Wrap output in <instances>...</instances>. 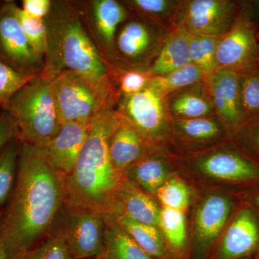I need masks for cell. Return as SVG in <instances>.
I'll use <instances>...</instances> for the list:
<instances>
[{
  "label": "cell",
  "instance_id": "cell-7",
  "mask_svg": "<svg viewBox=\"0 0 259 259\" xmlns=\"http://www.w3.org/2000/svg\"><path fill=\"white\" fill-rule=\"evenodd\" d=\"M59 216L61 222L54 227L62 233L72 258H97L103 248L105 214L64 204Z\"/></svg>",
  "mask_w": 259,
  "mask_h": 259
},
{
  "label": "cell",
  "instance_id": "cell-30",
  "mask_svg": "<svg viewBox=\"0 0 259 259\" xmlns=\"http://www.w3.org/2000/svg\"><path fill=\"white\" fill-rule=\"evenodd\" d=\"M17 259H73L62 233L54 227L49 236Z\"/></svg>",
  "mask_w": 259,
  "mask_h": 259
},
{
  "label": "cell",
  "instance_id": "cell-26",
  "mask_svg": "<svg viewBox=\"0 0 259 259\" xmlns=\"http://www.w3.org/2000/svg\"><path fill=\"white\" fill-rule=\"evenodd\" d=\"M127 6L144 19L165 28L164 23L171 20L174 24L180 2L170 0H129L122 2Z\"/></svg>",
  "mask_w": 259,
  "mask_h": 259
},
{
  "label": "cell",
  "instance_id": "cell-10",
  "mask_svg": "<svg viewBox=\"0 0 259 259\" xmlns=\"http://www.w3.org/2000/svg\"><path fill=\"white\" fill-rule=\"evenodd\" d=\"M168 32L143 18L127 20L116 35V49L121 61L132 69H144L154 61Z\"/></svg>",
  "mask_w": 259,
  "mask_h": 259
},
{
  "label": "cell",
  "instance_id": "cell-12",
  "mask_svg": "<svg viewBox=\"0 0 259 259\" xmlns=\"http://www.w3.org/2000/svg\"><path fill=\"white\" fill-rule=\"evenodd\" d=\"M258 54L255 32L249 22L236 20L231 30L220 38L216 51L218 69L239 73L248 67Z\"/></svg>",
  "mask_w": 259,
  "mask_h": 259
},
{
  "label": "cell",
  "instance_id": "cell-41",
  "mask_svg": "<svg viewBox=\"0 0 259 259\" xmlns=\"http://www.w3.org/2000/svg\"><path fill=\"white\" fill-rule=\"evenodd\" d=\"M256 202H257V204H258V205L259 206V195L258 196V197H257Z\"/></svg>",
  "mask_w": 259,
  "mask_h": 259
},
{
  "label": "cell",
  "instance_id": "cell-39",
  "mask_svg": "<svg viewBox=\"0 0 259 259\" xmlns=\"http://www.w3.org/2000/svg\"><path fill=\"white\" fill-rule=\"evenodd\" d=\"M0 259H15L0 238Z\"/></svg>",
  "mask_w": 259,
  "mask_h": 259
},
{
  "label": "cell",
  "instance_id": "cell-11",
  "mask_svg": "<svg viewBox=\"0 0 259 259\" xmlns=\"http://www.w3.org/2000/svg\"><path fill=\"white\" fill-rule=\"evenodd\" d=\"M117 102V112L145 141L158 139L166 128L169 117L166 100L148 87L131 96H118Z\"/></svg>",
  "mask_w": 259,
  "mask_h": 259
},
{
  "label": "cell",
  "instance_id": "cell-28",
  "mask_svg": "<svg viewBox=\"0 0 259 259\" xmlns=\"http://www.w3.org/2000/svg\"><path fill=\"white\" fill-rule=\"evenodd\" d=\"M221 37L190 34L189 49L192 64L195 65L206 76L218 69L216 51Z\"/></svg>",
  "mask_w": 259,
  "mask_h": 259
},
{
  "label": "cell",
  "instance_id": "cell-5",
  "mask_svg": "<svg viewBox=\"0 0 259 259\" xmlns=\"http://www.w3.org/2000/svg\"><path fill=\"white\" fill-rule=\"evenodd\" d=\"M53 95L61 123L90 122L115 106L117 93L110 79L64 71L51 80Z\"/></svg>",
  "mask_w": 259,
  "mask_h": 259
},
{
  "label": "cell",
  "instance_id": "cell-23",
  "mask_svg": "<svg viewBox=\"0 0 259 259\" xmlns=\"http://www.w3.org/2000/svg\"><path fill=\"white\" fill-rule=\"evenodd\" d=\"M112 217L148 254L155 259H166V247L156 227L136 222L120 212Z\"/></svg>",
  "mask_w": 259,
  "mask_h": 259
},
{
  "label": "cell",
  "instance_id": "cell-35",
  "mask_svg": "<svg viewBox=\"0 0 259 259\" xmlns=\"http://www.w3.org/2000/svg\"><path fill=\"white\" fill-rule=\"evenodd\" d=\"M34 76L22 74L0 62V110L4 111L13 95Z\"/></svg>",
  "mask_w": 259,
  "mask_h": 259
},
{
  "label": "cell",
  "instance_id": "cell-43",
  "mask_svg": "<svg viewBox=\"0 0 259 259\" xmlns=\"http://www.w3.org/2000/svg\"><path fill=\"white\" fill-rule=\"evenodd\" d=\"M95 259H96V258H95Z\"/></svg>",
  "mask_w": 259,
  "mask_h": 259
},
{
  "label": "cell",
  "instance_id": "cell-3",
  "mask_svg": "<svg viewBox=\"0 0 259 259\" xmlns=\"http://www.w3.org/2000/svg\"><path fill=\"white\" fill-rule=\"evenodd\" d=\"M47 50L41 75L50 80L64 71L110 79V70L74 3L52 1L45 19Z\"/></svg>",
  "mask_w": 259,
  "mask_h": 259
},
{
  "label": "cell",
  "instance_id": "cell-20",
  "mask_svg": "<svg viewBox=\"0 0 259 259\" xmlns=\"http://www.w3.org/2000/svg\"><path fill=\"white\" fill-rule=\"evenodd\" d=\"M168 113L174 119L210 117L214 113L205 79L180 90L166 99Z\"/></svg>",
  "mask_w": 259,
  "mask_h": 259
},
{
  "label": "cell",
  "instance_id": "cell-2",
  "mask_svg": "<svg viewBox=\"0 0 259 259\" xmlns=\"http://www.w3.org/2000/svg\"><path fill=\"white\" fill-rule=\"evenodd\" d=\"M120 120V113L113 106L90 122L88 138L74 169L65 177L66 207L90 209L105 215L113 213L122 175L112 165L109 141Z\"/></svg>",
  "mask_w": 259,
  "mask_h": 259
},
{
  "label": "cell",
  "instance_id": "cell-13",
  "mask_svg": "<svg viewBox=\"0 0 259 259\" xmlns=\"http://www.w3.org/2000/svg\"><path fill=\"white\" fill-rule=\"evenodd\" d=\"M206 84L214 113L229 127H236L243 121L240 107L241 74L237 71L218 69L205 77Z\"/></svg>",
  "mask_w": 259,
  "mask_h": 259
},
{
  "label": "cell",
  "instance_id": "cell-34",
  "mask_svg": "<svg viewBox=\"0 0 259 259\" xmlns=\"http://www.w3.org/2000/svg\"><path fill=\"white\" fill-rule=\"evenodd\" d=\"M165 208L185 212L189 207L190 192L185 182L178 179L166 181L156 193Z\"/></svg>",
  "mask_w": 259,
  "mask_h": 259
},
{
  "label": "cell",
  "instance_id": "cell-15",
  "mask_svg": "<svg viewBox=\"0 0 259 259\" xmlns=\"http://www.w3.org/2000/svg\"><path fill=\"white\" fill-rule=\"evenodd\" d=\"M259 243V226L254 214L242 210L223 237L218 259H238L251 253Z\"/></svg>",
  "mask_w": 259,
  "mask_h": 259
},
{
  "label": "cell",
  "instance_id": "cell-4",
  "mask_svg": "<svg viewBox=\"0 0 259 259\" xmlns=\"http://www.w3.org/2000/svg\"><path fill=\"white\" fill-rule=\"evenodd\" d=\"M4 111L14 119L19 141L45 148L62 126L56 110L51 80L41 74L32 78L10 100Z\"/></svg>",
  "mask_w": 259,
  "mask_h": 259
},
{
  "label": "cell",
  "instance_id": "cell-16",
  "mask_svg": "<svg viewBox=\"0 0 259 259\" xmlns=\"http://www.w3.org/2000/svg\"><path fill=\"white\" fill-rule=\"evenodd\" d=\"M190 37V33L180 26H174L168 32L159 52L147 69L151 77L169 74L192 64Z\"/></svg>",
  "mask_w": 259,
  "mask_h": 259
},
{
  "label": "cell",
  "instance_id": "cell-18",
  "mask_svg": "<svg viewBox=\"0 0 259 259\" xmlns=\"http://www.w3.org/2000/svg\"><path fill=\"white\" fill-rule=\"evenodd\" d=\"M115 206L112 215L120 212L136 222L158 226L161 209L148 194L139 190L131 182H121L115 193Z\"/></svg>",
  "mask_w": 259,
  "mask_h": 259
},
{
  "label": "cell",
  "instance_id": "cell-1",
  "mask_svg": "<svg viewBox=\"0 0 259 259\" xmlns=\"http://www.w3.org/2000/svg\"><path fill=\"white\" fill-rule=\"evenodd\" d=\"M65 199V177L45 148L21 143L14 190L0 219V238L13 258L50 235Z\"/></svg>",
  "mask_w": 259,
  "mask_h": 259
},
{
  "label": "cell",
  "instance_id": "cell-6",
  "mask_svg": "<svg viewBox=\"0 0 259 259\" xmlns=\"http://www.w3.org/2000/svg\"><path fill=\"white\" fill-rule=\"evenodd\" d=\"M74 4L110 71L122 69L115 41L119 27L127 18L125 5L116 0L75 2Z\"/></svg>",
  "mask_w": 259,
  "mask_h": 259
},
{
  "label": "cell",
  "instance_id": "cell-24",
  "mask_svg": "<svg viewBox=\"0 0 259 259\" xmlns=\"http://www.w3.org/2000/svg\"><path fill=\"white\" fill-rule=\"evenodd\" d=\"M205 77L202 69L191 64L169 74L153 76L147 87L166 100L170 95L203 81Z\"/></svg>",
  "mask_w": 259,
  "mask_h": 259
},
{
  "label": "cell",
  "instance_id": "cell-25",
  "mask_svg": "<svg viewBox=\"0 0 259 259\" xmlns=\"http://www.w3.org/2000/svg\"><path fill=\"white\" fill-rule=\"evenodd\" d=\"M131 180L149 193L156 194L166 182L168 171L164 162L156 157L144 155L124 171Z\"/></svg>",
  "mask_w": 259,
  "mask_h": 259
},
{
  "label": "cell",
  "instance_id": "cell-42",
  "mask_svg": "<svg viewBox=\"0 0 259 259\" xmlns=\"http://www.w3.org/2000/svg\"><path fill=\"white\" fill-rule=\"evenodd\" d=\"M2 215H3V211H0V219H1Z\"/></svg>",
  "mask_w": 259,
  "mask_h": 259
},
{
  "label": "cell",
  "instance_id": "cell-8",
  "mask_svg": "<svg viewBox=\"0 0 259 259\" xmlns=\"http://www.w3.org/2000/svg\"><path fill=\"white\" fill-rule=\"evenodd\" d=\"M16 3H0V62L22 74H41L44 61L37 57L19 23Z\"/></svg>",
  "mask_w": 259,
  "mask_h": 259
},
{
  "label": "cell",
  "instance_id": "cell-38",
  "mask_svg": "<svg viewBox=\"0 0 259 259\" xmlns=\"http://www.w3.org/2000/svg\"><path fill=\"white\" fill-rule=\"evenodd\" d=\"M52 7L50 0H23L22 8L24 13L39 20H45Z\"/></svg>",
  "mask_w": 259,
  "mask_h": 259
},
{
  "label": "cell",
  "instance_id": "cell-31",
  "mask_svg": "<svg viewBox=\"0 0 259 259\" xmlns=\"http://www.w3.org/2000/svg\"><path fill=\"white\" fill-rule=\"evenodd\" d=\"M16 14L20 26L34 52L39 59L44 61L47 50V27L45 20L29 16L18 6L16 8Z\"/></svg>",
  "mask_w": 259,
  "mask_h": 259
},
{
  "label": "cell",
  "instance_id": "cell-21",
  "mask_svg": "<svg viewBox=\"0 0 259 259\" xmlns=\"http://www.w3.org/2000/svg\"><path fill=\"white\" fill-rule=\"evenodd\" d=\"M231 202L223 196L212 195L204 201L196 214L197 238L204 243L214 241L222 231L231 212Z\"/></svg>",
  "mask_w": 259,
  "mask_h": 259
},
{
  "label": "cell",
  "instance_id": "cell-17",
  "mask_svg": "<svg viewBox=\"0 0 259 259\" xmlns=\"http://www.w3.org/2000/svg\"><path fill=\"white\" fill-rule=\"evenodd\" d=\"M145 148V140L120 115V122L109 141L110 159L115 169L123 175L127 168L144 156Z\"/></svg>",
  "mask_w": 259,
  "mask_h": 259
},
{
  "label": "cell",
  "instance_id": "cell-40",
  "mask_svg": "<svg viewBox=\"0 0 259 259\" xmlns=\"http://www.w3.org/2000/svg\"><path fill=\"white\" fill-rule=\"evenodd\" d=\"M256 144L257 146H258V147L259 148V128L258 132H257L256 134Z\"/></svg>",
  "mask_w": 259,
  "mask_h": 259
},
{
  "label": "cell",
  "instance_id": "cell-32",
  "mask_svg": "<svg viewBox=\"0 0 259 259\" xmlns=\"http://www.w3.org/2000/svg\"><path fill=\"white\" fill-rule=\"evenodd\" d=\"M174 124L184 136L195 141H209L221 134L219 122L210 117L174 119Z\"/></svg>",
  "mask_w": 259,
  "mask_h": 259
},
{
  "label": "cell",
  "instance_id": "cell-9",
  "mask_svg": "<svg viewBox=\"0 0 259 259\" xmlns=\"http://www.w3.org/2000/svg\"><path fill=\"white\" fill-rule=\"evenodd\" d=\"M236 5L227 0L180 2L175 26L189 33L221 37L236 22Z\"/></svg>",
  "mask_w": 259,
  "mask_h": 259
},
{
  "label": "cell",
  "instance_id": "cell-22",
  "mask_svg": "<svg viewBox=\"0 0 259 259\" xmlns=\"http://www.w3.org/2000/svg\"><path fill=\"white\" fill-rule=\"evenodd\" d=\"M96 259H155L110 215H105L103 248Z\"/></svg>",
  "mask_w": 259,
  "mask_h": 259
},
{
  "label": "cell",
  "instance_id": "cell-37",
  "mask_svg": "<svg viewBox=\"0 0 259 259\" xmlns=\"http://www.w3.org/2000/svg\"><path fill=\"white\" fill-rule=\"evenodd\" d=\"M18 125L6 111L0 113V153L12 141L18 139Z\"/></svg>",
  "mask_w": 259,
  "mask_h": 259
},
{
  "label": "cell",
  "instance_id": "cell-33",
  "mask_svg": "<svg viewBox=\"0 0 259 259\" xmlns=\"http://www.w3.org/2000/svg\"><path fill=\"white\" fill-rule=\"evenodd\" d=\"M240 107L242 119L248 120L259 116V73L241 74Z\"/></svg>",
  "mask_w": 259,
  "mask_h": 259
},
{
  "label": "cell",
  "instance_id": "cell-29",
  "mask_svg": "<svg viewBox=\"0 0 259 259\" xmlns=\"http://www.w3.org/2000/svg\"><path fill=\"white\" fill-rule=\"evenodd\" d=\"M158 226L172 249L181 252L185 247L187 238L184 212L163 207L160 211Z\"/></svg>",
  "mask_w": 259,
  "mask_h": 259
},
{
  "label": "cell",
  "instance_id": "cell-19",
  "mask_svg": "<svg viewBox=\"0 0 259 259\" xmlns=\"http://www.w3.org/2000/svg\"><path fill=\"white\" fill-rule=\"evenodd\" d=\"M201 171L217 180L244 182L259 180V169L236 153L220 151L201 160Z\"/></svg>",
  "mask_w": 259,
  "mask_h": 259
},
{
  "label": "cell",
  "instance_id": "cell-14",
  "mask_svg": "<svg viewBox=\"0 0 259 259\" xmlns=\"http://www.w3.org/2000/svg\"><path fill=\"white\" fill-rule=\"evenodd\" d=\"M90 125V122H66L45 148L51 164L64 177L74 169L88 138Z\"/></svg>",
  "mask_w": 259,
  "mask_h": 259
},
{
  "label": "cell",
  "instance_id": "cell-36",
  "mask_svg": "<svg viewBox=\"0 0 259 259\" xmlns=\"http://www.w3.org/2000/svg\"><path fill=\"white\" fill-rule=\"evenodd\" d=\"M111 74H117L118 96L122 97L131 96L143 91L147 88L151 78L147 69H119L110 71Z\"/></svg>",
  "mask_w": 259,
  "mask_h": 259
},
{
  "label": "cell",
  "instance_id": "cell-27",
  "mask_svg": "<svg viewBox=\"0 0 259 259\" xmlns=\"http://www.w3.org/2000/svg\"><path fill=\"white\" fill-rule=\"evenodd\" d=\"M20 148L21 143L15 139L0 153V211L6 207L14 190Z\"/></svg>",
  "mask_w": 259,
  "mask_h": 259
}]
</instances>
